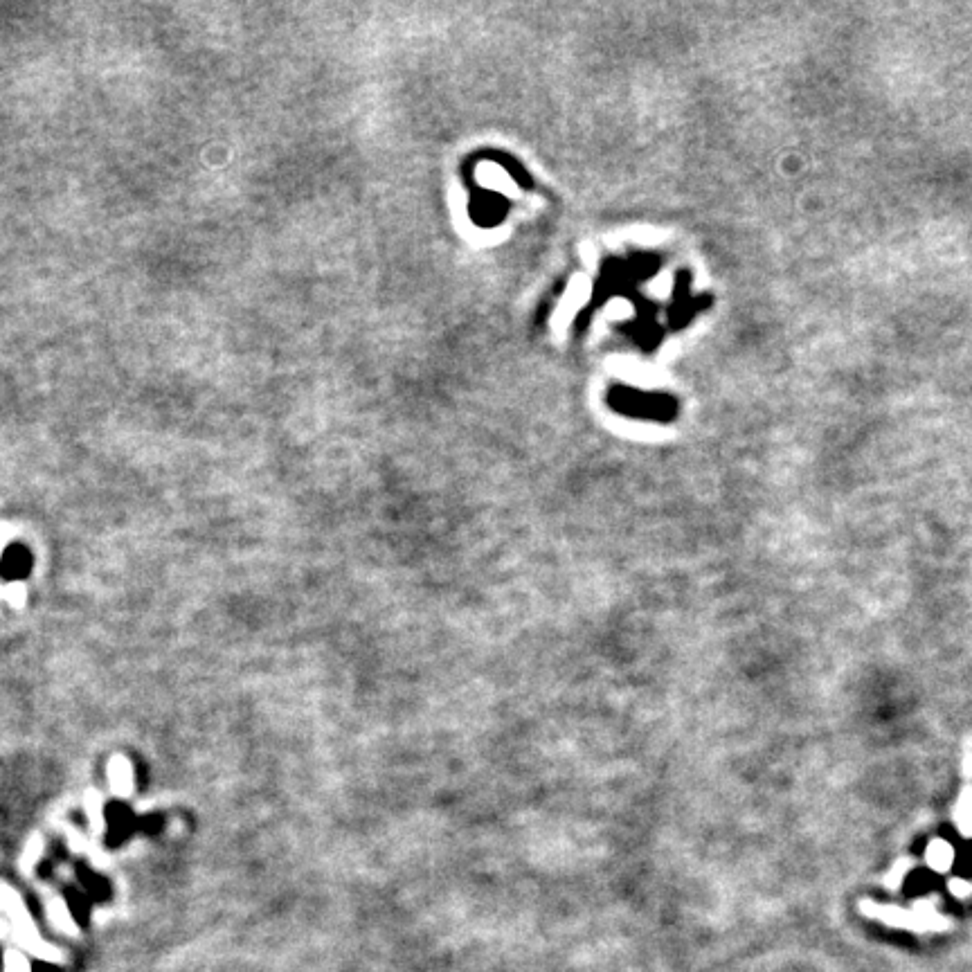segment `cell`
<instances>
[{"label": "cell", "mask_w": 972, "mask_h": 972, "mask_svg": "<svg viewBox=\"0 0 972 972\" xmlns=\"http://www.w3.org/2000/svg\"><path fill=\"white\" fill-rule=\"evenodd\" d=\"M32 570V554L23 545H12L0 561V576L7 581L25 579Z\"/></svg>", "instance_id": "6da1fadb"}, {"label": "cell", "mask_w": 972, "mask_h": 972, "mask_svg": "<svg viewBox=\"0 0 972 972\" xmlns=\"http://www.w3.org/2000/svg\"><path fill=\"white\" fill-rule=\"evenodd\" d=\"M108 842L113 846L120 844L124 837H129L133 831V815L129 813V808H124L120 804L108 806Z\"/></svg>", "instance_id": "7a4b0ae2"}, {"label": "cell", "mask_w": 972, "mask_h": 972, "mask_svg": "<svg viewBox=\"0 0 972 972\" xmlns=\"http://www.w3.org/2000/svg\"><path fill=\"white\" fill-rule=\"evenodd\" d=\"M927 860H930V864L934 869H948L950 867V862H952V849L948 844H932V849L930 853H927Z\"/></svg>", "instance_id": "3957f363"}]
</instances>
